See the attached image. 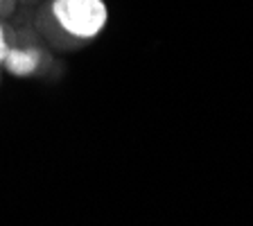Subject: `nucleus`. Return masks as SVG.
<instances>
[{"label": "nucleus", "instance_id": "1", "mask_svg": "<svg viewBox=\"0 0 253 226\" xmlns=\"http://www.w3.org/2000/svg\"><path fill=\"white\" fill-rule=\"evenodd\" d=\"M47 32L73 43L95 41L109 23L104 0H50L45 11Z\"/></svg>", "mask_w": 253, "mask_h": 226}, {"label": "nucleus", "instance_id": "2", "mask_svg": "<svg viewBox=\"0 0 253 226\" xmlns=\"http://www.w3.org/2000/svg\"><path fill=\"white\" fill-rule=\"evenodd\" d=\"M43 63V50L34 43H14L9 41V50L0 68H5L14 77H30L39 73Z\"/></svg>", "mask_w": 253, "mask_h": 226}, {"label": "nucleus", "instance_id": "3", "mask_svg": "<svg viewBox=\"0 0 253 226\" xmlns=\"http://www.w3.org/2000/svg\"><path fill=\"white\" fill-rule=\"evenodd\" d=\"M9 41H11L9 30H7L5 23L0 21V66H2V61H5V57H7V50H9Z\"/></svg>", "mask_w": 253, "mask_h": 226}, {"label": "nucleus", "instance_id": "4", "mask_svg": "<svg viewBox=\"0 0 253 226\" xmlns=\"http://www.w3.org/2000/svg\"><path fill=\"white\" fill-rule=\"evenodd\" d=\"M11 9V0H0V14H7Z\"/></svg>", "mask_w": 253, "mask_h": 226}]
</instances>
